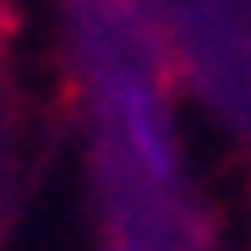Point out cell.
Wrapping results in <instances>:
<instances>
[{"mask_svg": "<svg viewBox=\"0 0 251 251\" xmlns=\"http://www.w3.org/2000/svg\"><path fill=\"white\" fill-rule=\"evenodd\" d=\"M131 142H137L142 164H148L158 180L170 175V148H164V131H158V120H153V109L142 99H131Z\"/></svg>", "mask_w": 251, "mask_h": 251, "instance_id": "cell-1", "label": "cell"}]
</instances>
